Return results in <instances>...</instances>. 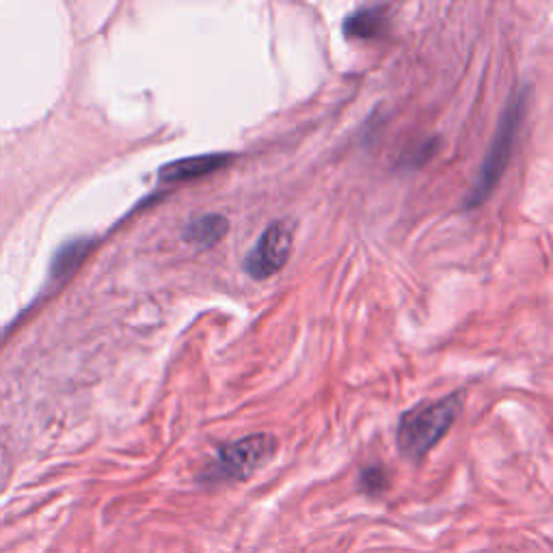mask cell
I'll return each instance as SVG.
<instances>
[{
  "label": "cell",
  "mask_w": 553,
  "mask_h": 553,
  "mask_svg": "<svg viewBox=\"0 0 553 553\" xmlns=\"http://www.w3.org/2000/svg\"><path fill=\"white\" fill-rule=\"evenodd\" d=\"M463 411L460 393L437 402H424L402 415L398 424V448L409 460H422L448 434Z\"/></svg>",
  "instance_id": "cell-1"
},
{
  "label": "cell",
  "mask_w": 553,
  "mask_h": 553,
  "mask_svg": "<svg viewBox=\"0 0 553 553\" xmlns=\"http://www.w3.org/2000/svg\"><path fill=\"white\" fill-rule=\"evenodd\" d=\"M524 112H525V94L521 91V94L512 97L508 106H506L504 115H501L498 132H495L489 153H486L483 167H480L474 188H471L469 197L465 199V206L467 208H475L483 202H486L489 194L493 193L495 184H498L499 177L504 176V169L510 161L512 145H515V136L521 126V120H524Z\"/></svg>",
  "instance_id": "cell-2"
},
{
  "label": "cell",
  "mask_w": 553,
  "mask_h": 553,
  "mask_svg": "<svg viewBox=\"0 0 553 553\" xmlns=\"http://www.w3.org/2000/svg\"><path fill=\"white\" fill-rule=\"evenodd\" d=\"M276 452V439L268 433L249 434L238 442L225 445L217 457V474L223 480H247Z\"/></svg>",
  "instance_id": "cell-3"
},
{
  "label": "cell",
  "mask_w": 553,
  "mask_h": 553,
  "mask_svg": "<svg viewBox=\"0 0 553 553\" xmlns=\"http://www.w3.org/2000/svg\"><path fill=\"white\" fill-rule=\"evenodd\" d=\"M292 255V227L288 223H273L260 235L258 244L249 251L244 268L253 279H268L288 264Z\"/></svg>",
  "instance_id": "cell-4"
},
{
  "label": "cell",
  "mask_w": 553,
  "mask_h": 553,
  "mask_svg": "<svg viewBox=\"0 0 553 553\" xmlns=\"http://www.w3.org/2000/svg\"><path fill=\"white\" fill-rule=\"evenodd\" d=\"M232 156L229 153H202V156L182 158L173 161L161 169V180L165 182H186L208 176L229 165Z\"/></svg>",
  "instance_id": "cell-5"
},
{
  "label": "cell",
  "mask_w": 553,
  "mask_h": 553,
  "mask_svg": "<svg viewBox=\"0 0 553 553\" xmlns=\"http://www.w3.org/2000/svg\"><path fill=\"white\" fill-rule=\"evenodd\" d=\"M389 15L387 7L374 4V7H361L348 13L344 20V35L348 39H376L387 33Z\"/></svg>",
  "instance_id": "cell-6"
},
{
  "label": "cell",
  "mask_w": 553,
  "mask_h": 553,
  "mask_svg": "<svg viewBox=\"0 0 553 553\" xmlns=\"http://www.w3.org/2000/svg\"><path fill=\"white\" fill-rule=\"evenodd\" d=\"M229 223L223 214H202L184 227V240L197 249L214 247L227 234Z\"/></svg>",
  "instance_id": "cell-7"
},
{
  "label": "cell",
  "mask_w": 553,
  "mask_h": 553,
  "mask_svg": "<svg viewBox=\"0 0 553 553\" xmlns=\"http://www.w3.org/2000/svg\"><path fill=\"white\" fill-rule=\"evenodd\" d=\"M87 249H89V244H87L85 240H74V243L63 244V247L59 249V253L54 255L53 275L63 276L65 273H70V270H74L76 264L85 258Z\"/></svg>",
  "instance_id": "cell-8"
},
{
  "label": "cell",
  "mask_w": 553,
  "mask_h": 553,
  "mask_svg": "<svg viewBox=\"0 0 553 553\" xmlns=\"http://www.w3.org/2000/svg\"><path fill=\"white\" fill-rule=\"evenodd\" d=\"M387 484V475L383 467H367L361 474V486L367 493H381Z\"/></svg>",
  "instance_id": "cell-9"
}]
</instances>
